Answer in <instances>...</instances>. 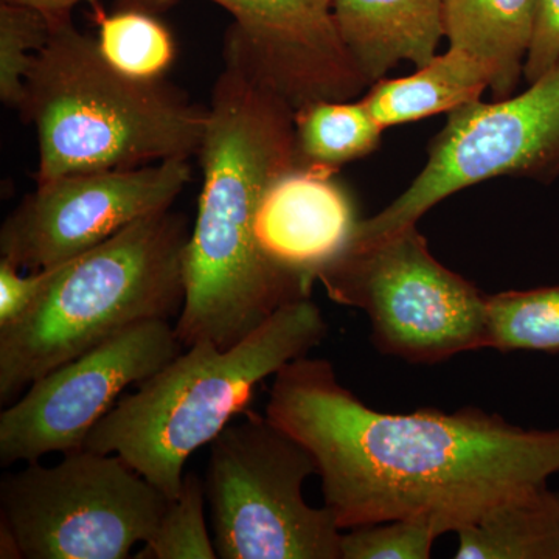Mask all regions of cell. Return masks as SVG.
Segmentation results:
<instances>
[{
	"instance_id": "obj_1",
	"label": "cell",
	"mask_w": 559,
	"mask_h": 559,
	"mask_svg": "<svg viewBox=\"0 0 559 559\" xmlns=\"http://www.w3.org/2000/svg\"><path fill=\"white\" fill-rule=\"evenodd\" d=\"M274 377L266 417L311 452L341 530L426 520L457 533L559 471V429L471 407L378 412L325 359L301 356Z\"/></svg>"
},
{
	"instance_id": "obj_2",
	"label": "cell",
	"mask_w": 559,
	"mask_h": 559,
	"mask_svg": "<svg viewBox=\"0 0 559 559\" xmlns=\"http://www.w3.org/2000/svg\"><path fill=\"white\" fill-rule=\"evenodd\" d=\"M294 110L250 69L226 36L224 69L200 150L202 187L183 255V348H229L289 301L308 299L261 255L257 218L264 194L297 165Z\"/></svg>"
},
{
	"instance_id": "obj_3",
	"label": "cell",
	"mask_w": 559,
	"mask_h": 559,
	"mask_svg": "<svg viewBox=\"0 0 559 559\" xmlns=\"http://www.w3.org/2000/svg\"><path fill=\"white\" fill-rule=\"evenodd\" d=\"M21 116L38 132V183L200 154L209 108L160 81L123 75L72 21L51 24L27 79Z\"/></svg>"
},
{
	"instance_id": "obj_4",
	"label": "cell",
	"mask_w": 559,
	"mask_h": 559,
	"mask_svg": "<svg viewBox=\"0 0 559 559\" xmlns=\"http://www.w3.org/2000/svg\"><path fill=\"white\" fill-rule=\"evenodd\" d=\"M326 334L310 297L283 305L229 348L191 345L120 399L92 429L84 450L119 455L175 500L191 454L249 411L261 382L307 356Z\"/></svg>"
},
{
	"instance_id": "obj_5",
	"label": "cell",
	"mask_w": 559,
	"mask_h": 559,
	"mask_svg": "<svg viewBox=\"0 0 559 559\" xmlns=\"http://www.w3.org/2000/svg\"><path fill=\"white\" fill-rule=\"evenodd\" d=\"M190 231L171 210L62 263L24 318L0 329V403L132 325L178 318Z\"/></svg>"
},
{
	"instance_id": "obj_6",
	"label": "cell",
	"mask_w": 559,
	"mask_h": 559,
	"mask_svg": "<svg viewBox=\"0 0 559 559\" xmlns=\"http://www.w3.org/2000/svg\"><path fill=\"white\" fill-rule=\"evenodd\" d=\"M318 282L331 300L369 316L385 355L437 364L487 344V294L441 264L417 226L353 238Z\"/></svg>"
},
{
	"instance_id": "obj_7",
	"label": "cell",
	"mask_w": 559,
	"mask_h": 559,
	"mask_svg": "<svg viewBox=\"0 0 559 559\" xmlns=\"http://www.w3.org/2000/svg\"><path fill=\"white\" fill-rule=\"evenodd\" d=\"M311 452L266 415L248 411L210 443L205 498L221 559H341L342 530L304 499Z\"/></svg>"
},
{
	"instance_id": "obj_8",
	"label": "cell",
	"mask_w": 559,
	"mask_h": 559,
	"mask_svg": "<svg viewBox=\"0 0 559 559\" xmlns=\"http://www.w3.org/2000/svg\"><path fill=\"white\" fill-rule=\"evenodd\" d=\"M168 503L119 455L84 448L0 480L2 522L27 559L128 558L148 543Z\"/></svg>"
},
{
	"instance_id": "obj_9",
	"label": "cell",
	"mask_w": 559,
	"mask_h": 559,
	"mask_svg": "<svg viewBox=\"0 0 559 559\" xmlns=\"http://www.w3.org/2000/svg\"><path fill=\"white\" fill-rule=\"evenodd\" d=\"M496 178H559V62L522 94L448 114L421 173L382 212L360 219L353 238L371 240L417 226L451 194Z\"/></svg>"
},
{
	"instance_id": "obj_10",
	"label": "cell",
	"mask_w": 559,
	"mask_h": 559,
	"mask_svg": "<svg viewBox=\"0 0 559 559\" xmlns=\"http://www.w3.org/2000/svg\"><path fill=\"white\" fill-rule=\"evenodd\" d=\"M182 348L170 320L151 319L44 374L0 415V463L83 450L124 390L148 380Z\"/></svg>"
},
{
	"instance_id": "obj_11",
	"label": "cell",
	"mask_w": 559,
	"mask_h": 559,
	"mask_svg": "<svg viewBox=\"0 0 559 559\" xmlns=\"http://www.w3.org/2000/svg\"><path fill=\"white\" fill-rule=\"evenodd\" d=\"M190 178V162L175 159L39 182L3 221L0 259L20 270L58 266L135 221L170 210Z\"/></svg>"
},
{
	"instance_id": "obj_12",
	"label": "cell",
	"mask_w": 559,
	"mask_h": 559,
	"mask_svg": "<svg viewBox=\"0 0 559 559\" xmlns=\"http://www.w3.org/2000/svg\"><path fill=\"white\" fill-rule=\"evenodd\" d=\"M117 9L156 14L179 0H116ZM229 11L227 36L250 69L294 112L316 102L356 100L370 84L334 22L331 0H212Z\"/></svg>"
},
{
	"instance_id": "obj_13",
	"label": "cell",
	"mask_w": 559,
	"mask_h": 559,
	"mask_svg": "<svg viewBox=\"0 0 559 559\" xmlns=\"http://www.w3.org/2000/svg\"><path fill=\"white\" fill-rule=\"evenodd\" d=\"M333 176L296 165L272 182L257 218L261 255L304 297H311L320 272L347 249L360 221Z\"/></svg>"
},
{
	"instance_id": "obj_14",
	"label": "cell",
	"mask_w": 559,
	"mask_h": 559,
	"mask_svg": "<svg viewBox=\"0 0 559 559\" xmlns=\"http://www.w3.org/2000/svg\"><path fill=\"white\" fill-rule=\"evenodd\" d=\"M331 10L345 49L370 86L400 62L428 64L444 38L441 0H331Z\"/></svg>"
},
{
	"instance_id": "obj_15",
	"label": "cell",
	"mask_w": 559,
	"mask_h": 559,
	"mask_svg": "<svg viewBox=\"0 0 559 559\" xmlns=\"http://www.w3.org/2000/svg\"><path fill=\"white\" fill-rule=\"evenodd\" d=\"M450 49L480 61L495 100L510 97L524 76L538 0H441Z\"/></svg>"
},
{
	"instance_id": "obj_16",
	"label": "cell",
	"mask_w": 559,
	"mask_h": 559,
	"mask_svg": "<svg viewBox=\"0 0 559 559\" xmlns=\"http://www.w3.org/2000/svg\"><path fill=\"white\" fill-rule=\"evenodd\" d=\"M488 69L468 53L448 49L436 55L414 75L382 79L371 84L362 102L371 116L384 128L450 114L480 100L489 90Z\"/></svg>"
},
{
	"instance_id": "obj_17",
	"label": "cell",
	"mask_w": 559,
	"mask_h": 559,
	"mask_svg": "<svg viewBox=\"0 0 559 559\" xmlns=\"http://www.w3.org/2000/svg\"><path fill=\"white\" fill-rule=\"evenodd\" d=\"M457 559H559V496L547 485L460 528Z\"/></svg>"
},
{
	"instance_id": "obj_18",
	"label": "cell",
	"mask_w": 559,
	"mask_h": 559,
	"mask_svg": "<svg viewBox=\"0 0 559 559\" xmlns=\"http://www.w3.org/2000/svg\"><path fill=\"white\" fill-rule=\"evenodd\" d=\"M294 124L297 165L333 173L370 156L385 130L362 98L312 103L294 114Z\"/></svg>"
},
{
	"instance_id": "obj_19",
	"label": "cell",
	"mask_w": 559,
	"mask_h": 559,
	"mask_svg": "<svg viewBox=\"0 0 559 559\" xmlns=\"http://www.w3.org/2000/svg\"><path fill=\"white\" fill-rule=\"evenodd\" d=\"M95 21L98 49L114 69L134 80H164L175 62L176 44L154 13L117 9L112 14L103 11Z\"/></svg>"
},
{
	"instance_id": "obj_20",
	"label": "cell",
	"mask_w": 559,
	"mask_h": 559,
	"mask_svg": "<svg viewBox=\"0 0 559 559\" xmlns=\"http://www.w3.org/2000/svg\"><path fill=\"white\" fill-rule=\"evenodd\" d=\"M485 348L559 353V286L488 296Z\"/></svg>"
},
{
	"instance_id": "obj_21",
	"label": "cell",
	"mask_w": 559,
	"mask_h": 559,
	"mask_svg": "<svg viewBox=\"0 0 559 559\" xmlns=\"http://www.w3.org/2000/svg\"><path fill=\"white\" fill-rule=\"evenodd\" d=\"M205 499L204 481L198 474H187L178 498L170 500L145 549L135 558H218L213 536H210L205 524Z\"/></svg>"
},
{
	"instance_id": "obj_22",
	"label": "cell",
	"mask_w": 559,
	"mask_h": 559,
	"mask_svg": "<svg viewBox=\"0 0 559 559\" xmlns=\"http://www.w3.org/2000/svg\"><path fill=\"white\" fill-rule=\"evenodd\" d=\"M51 35V22L39 11L0 3V100L20 108L25 79Z\"/></svg>"
},
{
	"instance_id": "obj_23",
	"label": "cell",
	"mask_w": 559,
	"mask_h": 559,
	"mask_svg": "<svg viewBox=\"0 0 559 559\" xmlns=\"http://www.w3.org/2000/svg\"><path fill=\"white\" fill-rule=\"evenodd\" d=\"M441 536L426 520H395L348 528L341 536V559H428Z\"/></svg>"
},
{
	"instance_id": "obj_24",
	"label": "cell",
	"mask_w": 559,
	"mask_h": 559,
	"mask_svg": "<svg viewBox=\"0 0 559 559\" xmlns=\"http://www.w3.org/2000/svg\"><path fill=\"white\" fill-rule=\"evenodd\" d=\"M62 264L21 275L20 267L0 259V329L13 325L35 307L57 278Z\"/></svg>"
},
{
	"instance_id": "obj_25",
	"label": "cell",
	"mask_w": 559,
	"mask_h": 559,
	"mask_svg": "<svg viewBox=\"0 0 559 559\" xmlns=\"http://www.w3.org/2000/svg\"><path fill=\"white\" fill-rule=\"evenodd\" d=\"M559 62V0H538L535 31L524 66L528 83L538 80Z\"/></svg>"
},
{
	"instance_id": "obj_26",
	"label": "cell",
	"mask_w": 559,
	"mask_h": 559,
	"mask_svg": "<svg viewBox=\"0 0 559 559\" xmlns=\"http://www.w3.org/2000/svg\"><path fill=\"white\" fill-rule=\"evenodd\" d=\"M2 2L28 7V9L39 11L51 24L70 20V13L80 3H90L92 11H94V16L103 13L100 0H2Z\"/></svg>"
},
{
	"instance_id": "obj_27",
	"label": "cell",
	"mask_w": 559,
	"mask_h": 559,
	"mask_svg": "<svg viewBox=\"0 0 559 559\" xmlns=\"http://www.w3.org/2000/svg\"><path fill=\"white\" fill-rule=\"evenodd\" d=\"M558 496H559V492H558Z\"/></svg>"
}]
</instances>
